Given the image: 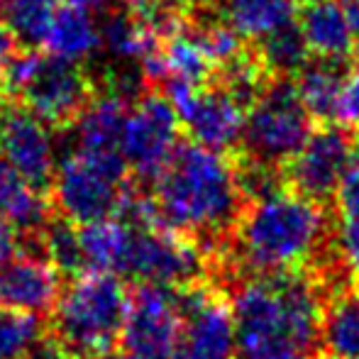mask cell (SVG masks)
I'll return each instance as SVG.
<instances>
[{"label": "cell", "instance_id": "19", "mask_svg": "<svg viewBox=\"0 0 359 359\" xmlns=\"http://www.w3.org/2000/svg\"><path fill=\"white\" fill-rule=\"evenodd\" d=\"M0 217L18 232H39L54 217V205L47 194L27 184L0 156Z\"/></svg>", "mask_w": 359, "mask_h": 359}, {"label": "cell", "instance_id": "17", "mask_svg": "<svg viewBox=\"0 0 359 359\" xmlns=\"http://www.w3.org/2000/svg\"><path fill=\"white\" fill-rule=\"evenodd\" d=\"M205 5L247 42H259L284 25L296 22L301 0H205Z\"/></svg>", "mask_w": 359, "mask_h": 359}, {"label": "cell", "instance_id": "15", "mask_svg": "<svg viewBox=\"0 0 359 359\" xmlns=\"http://www.w3.org/2000/svg\"><path fill=\"white\" fill-rule=\"evenodd\" d=\"M62 291V271L47 257L18 252L0 264V308L52 316Z\"/></svg>", "mask_w": 359, "mask_h": 359}, {"label": "cell", "instance_id": "11", "mask_svg": "<svg viewBox=\"0 0 359 359\" xmlns=\"http://www.w3.org/2000/svg\"><path fill=\"white\" fill-rule=\"evenodd\" d=\"M181 335L174 359H235L237 332L232 306L208 281L179 288Z\"/></svg>", "mask_w": 359, "mask_h": 359}, {"label": "cell", "instance_id": "1", "mask_svg": "<svg viewBox=\"0 0 359 359\" xmlns=\"http://www.w3.org/2000/svg\"><path fill=\"white\" fill-rule=\"evenodd\" d=\"M235 359H316L323 330V298L316 279L301 271L259 274L232 293Z\"/></svg>", "mask_w": 359, "mask_h": 359}, {"label": "cell", "instance_id": "38", "mask_svg": "<svg viewBox=\"0 0 359 359\" xmlns=\"http://www.w3.org/2000/svg\"><path fill=\"white\" fill-rule=\"evenodd\" d=\"M301 3H316V0H301Z\"/></svg>", "mask_w": 359, "mask_h": 359}, {"label": "cell", "instance_id": "22", "mask_svg": "<svg viewBox=\"0 0 359 359\" xmlns=\"http://www.w3.org/2000/svg\"><path fill=\"white\" fill-rule=\"evenodd\" d=\"M293 79H296L293 86L313 120H320V123L337 120V105H340L342 86L347 79V72L340 62L316 59V62H308Z\"/></svg>", "mask_w": 359, "mask_h": 359}, {"label": "cell", "instance_id": "32", "mask_svg": "<svg viewBox=\"0 0 359 359\" xmlns=\"http://www.w3.org/2000/svg\"><path fill=\"white\" fill-rule=\"evenodd\" d=\"M18 252H20V232L8 220L0 217V264H5Z\"/></svg>", "mask_w": 359, "mask_h": 359}, {"label": "cell", "instance_id": "28", "mask_svg": "<svg viewBox=\"0 0 359 359\" xmlns=\"http://www.w3.org/2000/svg\"><path fill=\"white\" fill-rule=\"evenodd\" d=\"M332 250L335 259L347 271L352 281L359 284V222L340 220L332 235Z\"/></svg>", "mask_w": 359, "mask_h": 359}, {"label": "cell", "instance_id": "29", "mask_svg": "<svg viewBox=\"0 0 359 359\" xmlns=\"http://www.w3.org/2000/svg\"><path fill=\"white\" fill-rule=\"evenodd\" d=\"M335 203L340 220L359 222V156H355L350 169L342 176L340 186L335 191Z\"/></svg>", "mask_w": 359, "mask_h": 359}, {"label": "cell", "instance_id": "30", "mask_svg": "<svg viewBox=\"0 0 359 359\" xmlns=\"http://www.w3.org/2000/svg\"><path fill=\"white\" fill-rule=\"evenodd\" d=\"M337 123L345 128H359V67L347 74L342 86L340 105H337Z\"/></svg>", "mask_w": 359, "mask_h": 359}, {"label": "cell", "instance_id": "23", "mask_svg": "<svg viewBox=\"0 0 359 359\" xmlns=\"http://www.w3.org/2000/svg\"><path fill=\"white\" fill-rule=\"evenodd\" d=\"M320 342L330 359H359V291H342L323 311Z\"/></svg>", "mask_w": 359, "mask_h": 359}, {"label": "cell", "instance_id": "12", "mask_svg": "<svg viewBox=\"0 0 359 359\" xmlns=\"http://www.w3.org/2000/svg\"><path fill=\"white\" fill-rule=\"evenodd\" d=\"M181 335L179 288L140 281L130 288L123 340L128 355L140 359H174Z\"/></svg>", "mask_w": 359, "mask_h": 359}, {"label": "cell", "instance_id": "34", "mask_svg": "<svg viewBox=\"0 0 359 359\" xmlns=\"http://www.w3.org/2000/svg\"><path fill=\"white\" fill-rule=\"evenodd\" d=\"M59 5H72V8L88 10V13H108L110 8L120 5V0H57Z\"/></svg>", "mask_w": 359, "mask_h": 359}, {"label": "cell", "instance_id": "2", "mask_svg": "<svg viewBox=\"0 0 359 359\" xmlns=\"http://www.w3.org/2000/svg\"><path fill=\"white\" fill-rule=\"evenodd\" d=\"M151 198L169 230L198 240L208 255L215 242L230 240L247 201L235 161L196 142L176 147Z\"/></svg>", "mask_w": 359, "mask_h": 359}, {"label": "cell", "instance_id": "25", "mask_svg": "<svg viewBox=\"0 0 359 359\" xmlns=\"http://www.w3.org/2000/svg\"><path fill=\"white\" fill-rule=\"evenodd\" d=\"M57 0H0V20L18 37L22 49H42Z\"/></svg>", "mask_w": 359, "mask_h": 359}, {"label": "cell", "instance_id": "35", "mask_svg": "<svg viewBox=\"0 0 359 359\" xmlns=\"http://www.w3.org/2000/svg\"><path fill=\"white\" fill-rule=\"evenodd\" d=\"M340 3L347 15V22H350L352 32H355V37H357V47H359V0H340Z\"/></svg>", "mask_w": 359, "mask_h": 359}, {"label": "cell", "instance_id": "33", "mask_svg": "<svg viewBox=\"0 0 359 359\" xmlns=\"http://www.w3.org/2000/svg\"><path fill=\"white\" fill-rule=\"evenodd\" d=\"M25 359H74V357L69 355L67 350H62V347H59L57 342H54L52 337L47 335Z\"/></svg>", "mask_w": 359, "mask_h": 359}, {"label": "cell", "instance_id": "18", "mask_svg": "<svg viewBox=\"0 0 359 359\" xmlns=\"http://www.w3.org/2000/svg\"><path fill=\"white\" fill-rule=\"evenodd\" d=\"M130 108L133 100L110 90H98L83 115L74 123L76 147L90 151H120Z\"/></svg>", "mask_w": 359, "mask_h": 359}, {"label": "cell", "instance_id": "21", "mask_svg": "<svg viewBox=\"0 0 359 359\" xmlns=\"http://www.w3.org/2000/svg\"><path fill=\"white\" fill-rule=\"evenodd\" d=\"M130 237H133V227L125 220H118V217L79 225L83 269L123 276Z\"/></svg>", "mask_w": 359, "mask_h": 359}, {"label": "cell", "instance_id": "14", "mask_svg": "<svg viewBox=\"0 0 359 359\" xmlns=\"http://www.w3.org/2000/svg\"><path fill=\"white\" fill-rule=\"evenodd\" d=\"M0 156L39 194L52 191L57 174V147L52 128L29 113L25 105L10 100L0 135Z\"/></svg>", "mask_w": 359, "mask_h": 359}, {"label": "cell", "instance_id": "7", "mask_svg": "<svg viewBox=\"0 0 359 359\" xmlns=\"http://www.w3.org/2000/svg\"><path fill=\"white\" fill-rule=\"evenodd\" d=\"M313 130V115L303 105L293 79H271L247 108L242 149L247 159L286 166Z\"/></svg>", "mask_w": 359, "mask_h": 359}, {"label": "cell", "instance_id": "20", "mask_svg": "<svg viewBox=\"0 0 359 359\" xmlns=\"http://www.w3.org/2000/svg\"><path fill=\"white\" fill-rule=\"evenodd\" d=\"M42 49L72 62H88L100 49V25L95 13L72 5H57Z\"/></svg>", "mask_w": 359, "mask_h": 359}, {"label": "cell", "instance_id": "36", "mask_svg": "<svg viewBox=\"0 0 359 359\" xmlns=\"http://www.w3.org/2000/svg\"><path fill=\"white\" fill-rule=\"evenodd\" d=\"M176 3H181L184 8H194V5H198V3H205V0H176Z\"/></svg>", "mask_w": 359, "mask_h": 359}, {"label": "cell", "instance_id": "3", "mask_svg": "<svg viewBox=\"0 0 359 359\" xmlns=\"http://www.w3.org/2000/svg\"><path fill=\"white\" fill-rule=\"evenodd\" d=\"M327 232L320 201L279 189L242 210L225 257L252 276L301 271L323 252Z\"/></svg>", "mask_w": 359, "mask_h": 359}, {"label": "cell", "instance_id": "9", "mask_svg": "<svg viewBox=\"0 0 359 359\" xmlns=\"http://www.w3.org/2000/svg\"><path fill=\"white\" fill-rule=\"evenodd\" d=\"M181 137V118L161 90L149 88L133 103L123 130V151L140 186H154L174 156Z\"/></svg>", "mask_w": 359, "mask_h": 359}, {"label": "cell", "instance_id": "8", "mask_svg": "<svg viewBox=\"0 0 359 359\" xmlns=\"http://www.w3.org/2000/svg\"><path fill=\"white\" fill-rule=\"evenodd\" d=\"M133 227V225H130ZM210 255L198 240L169 227H133L123 276L140 284L186 288L205 281Z\"/></svg>", "mask_w": 359, "mask_h": 359}, {"label": "cell", "instance_id": "31", "mask_svg": "<svg viewBox=\"0 0 359 359\" xmlns=\"http://www.w3.org/2000/svg\"><path fill=\"white\" fill-rule=\"evenodd\" d=\"M20 52H22V44H20L18 37L10 32L8 25L0 20V83H3L10 64L15 62V57H18Z\"/></svg>", "mask_w": 359, "mask_h": 359}, {"label": "cell", "instance_id": "37", "mask_svg": "<svg viewBox=\"0 0 359 359\" xmlns=\"http://www.w3.org/2000/svg\"><path fill=\"white\" fill-rule=\"evenodd\" d=\"M108 359H140V357H135V355H128V352H125V355H110Z\"/></svg>", "mask_w": 359, "mask_h": 359}, {"label": "cell", "instance_id": "4", "mask_svg": "<svg viewBox=\"0 0 359 359\" xmlns=\"http://www.w3.org/2000/svg\"><path fill=\"white\" fill-rule=\"evenodd\" d=\"M130 286L118 274L83 271L64 286L47 335L74 359H108L123 340Z\"/></svg>", "mask_w": 359, "mask_h": 359}, {"label": "cell", "instance_id": "10", "mask_svg": "<svg viewBox=\"0 0 359 359\" xmlns=\"http://www.w3.org/2000/svg\"><path fill=\"white\" fill-rule=\"evenodd\" d=\"M161 93L174 103L191 142L227 154L242 144L247 108L217 81L203 86L169 83Z\"/></svg>", "mask_w": 359, "mask_h": 359}, {"label": "cell", "instance_id": "5", "mask_svg": "<svg viewBox=\"0 0 359 359\" xmlns=\"http://www.w3.org/2000/svg\"><path fill=\"white\" fill-rule=\"evenodd\" d=\"M0 90L52 130L74 128L98 86L81 62L57 57L47 49H22L10 64Z\"/></svg>", "mask_w": 359, "mask_h": 359}, {"label": "cell", "instance_id": "27", "mask_svg": "<svg viewBox=\"0 0 359 359\" xmlns=\"http://www.w3.org/2000/svg\"><path fill=\"white\" fill-rule=\"evenodd\" d=\"M44 247L47 257L59 271L64 274L79 276L83 274V255H81V240H79V225L72 220L54 213L52 220L44 225Z\"/></svg>", "mask_w": 359, "mask_h": 359}, {"label": "cell", "instance_id": "16", "mask_svg": "<svg viewBox=\"0 0 359 359\" xmlns=\"http://www.w3.org/2000/svg\"><path fill=\"white\" fill-rule=\"evenodd\" d=\"M301 32L316 59L345 64L357 52V37L352 32L340 0L306 3L301 13Z\"/></svg>", "mask_w": 359, "mask_h": 359}, {"label": "cell", "instance_id": "26", "mask_svg": "<svg viewBox=\"0 0 359 359\" xmlns=\"http://www.w3.org/2000/svg\"><path fill=\"white\" fill-rule=\"evenodd\" d=\"M47 337L39 316L0 308V359H25Z\"/></svg>", "mask_w": 359, "mask_h": 359}, {"label": "cell", "instance_id": "6", "mask_svg": "<svg viewBox=\"0 0 359 359\" xmlns=\"http://www.w3.org/2000/svg\"><path fill=\"white\" fill-rule=\"evenodd\" d=\"M133 184V171L123 151H90L76 147L57 164L49 198L54 213L74 225H88L120 217Z\"/></svg>", "mask_w": 359, "mask_h": 359}, {"label": "cell", "instance_id": "24", "mask_svg": "<svg viewBox=\"0 0 359 359\" xmlns=\"http://www.w3.org/2000/svg\"><path fill=\"white\" fill-rule=\"evenodd\" d=\"M255 49L264 69L274 79H293L311 59V49L298 22L284 25L276 32L266 34L264 39L257 42Z\"/></svg>", "mask_w": 359, "mask_h": 359}, {"label": "cell", "instance_id": "13", "mask_svg": "<svg viewBox=\"0 0 359 359\" xmlns=\"http://www.w3.org/2000/svg\"><path fill=\"white\" fill-rule=\"evenodd\" d=\"M355 161V137L345 125L325 123L311 133L301 149L288 159L286 181L293 191L313 201L335 196L345 171Z\"/></svg>", "mask_w": 359, "mask_h": 359}]
</instances>
